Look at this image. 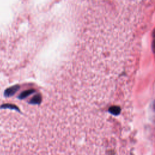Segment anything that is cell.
<instances>
[{
	"mask_svg": "<svg viewBox=\"0 0 155 155\" xmlns=\"http://www.w3.org/2000/svg\"><path fill=\"white\" fill-rule=\"evenodd\" d=\"M1 108L2 109H10V110H15L17 111H19V108L14 105V104H4L1 106Z\"/></svg>",
	"mask_w": 155,
	"mask_h": 155,
	"instance_id": "7a4b0ae2",
	"label": "cell"
},
{
	"mask_svg": "<svg viewBox=\"0 0 155 155\" xmlns=\"http://www.w3.org/2000/svg\"><path fill=\"white\" fill-rule=\"evenodd\" d=\"M19 88L20 87L18 85H15L9 87V88H8L4 92V96L6 97H10L13 96L17 92Z\"/></svg>",
	"mask_w": 155,
	"mask_h": 155,
	"instance_id": "6da1fadb",
	"label": "cell"
}]
</instances>
